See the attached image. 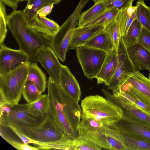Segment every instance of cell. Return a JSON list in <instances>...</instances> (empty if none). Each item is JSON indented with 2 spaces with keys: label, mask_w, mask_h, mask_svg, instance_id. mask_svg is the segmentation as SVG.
<instances>
[{
  "label": "cell",
  "mask_w": 150,
  "mask_h": 150,
  "mask_svg": "<svg viewBox=\"0 0 150 150\" xmlns=\"http://www.w3.org/2000/svg\"><path fill=\"white\" fill-rule=\"evenodd\" d=\"M7 27L17 41L19 49L28 55L29 62L36 61V54L42 47L50 45L52 37L29 26L23 10H13L6 18Z\"/></svg>",
  "instance_id": "1"
},
{
  "label": "cell",
  "mask_w": 150,
  "mask_h": 150,
  "mask_svg": "<svg viewBox=\"0 0 150 150\" xmlns=\"http://www.w3.org/2000/svg\"><path fill=\"white\" fill-rule=\"evenodd\" d=\"M81 106L82 112L102 124H114L122 117L120 108L99 95L86 97L81 100Z\"/></svg>",
  "instance_id": "2"
},
{
  "label": "cell",
  "mask_w": 150,
  "mask_h": 150,
  "mask_svg": "<svg viewBox=\"0 0 150 150\" xmlns=\"http://www.w3.org/2000/svg\"><path fill=\"white\" fill-rule=\"evenodd\" d=\"M48 109L47 117L60 131L73 139L78 135L71 126L65 112L60 94L59 84L49 77L47 83Z\"/></svg>",
  "instance_id": "3"
},
{
  "label": "cell",
  "mask_w": 150,
  "mask_h": 150,
  "mask_svg": "<svg viewBox=\"0 0 150 150\" xmlns=\"http://www.w3.org/2000/svg\"><path fill=\"white\" fill-rule=\"evenodd\" d=\"M31 63L29 62L13 71L0 75V101L12 106L18 104Z\"/></svg>",
  "instance_id": "4"
},
{
  "label": "cell",
  "mask_w": 150,
  "mask_h": 150,
  "mask_svg": "<svg viewBox=\"0 0 150 150\" xmlns=\"http://www.w3.org/2000/svg\"><path fill=\"white\" fill-rule=\"evenodd\" d=\"M76 50L78 61L85 76L90 80L95 78L108 53L85 45L79 46Z\"/></svg>",
  "instance_id": "5"
},
{
  "label": "cell",
  "mask_w": 150,
  "mask_h": 150,
  "mask_svg": "<svg viewBox=\"0 0 150 150\" xmlns=\"http://www.w3.org/2000/svg\"><path fill=\"white\" fill-rule=\"evenodd\" d=\"M13 127L28 137L38 142L39 144L57 141L69 137L59 130L47 117L41 124L36 127Z\"/></svg>",
  "instance_id": "6"
},
{
  "label": "cell",
  "mask_w": 150,
  "mask_h": 150,
  "mask_svg": "<svg viewBox=\"0 0 150 150\" xmlns=\"http://www.w3.org/2000/svg\"><path fill=\"white\" fill-rule=\"evenodd\" d=\"M117 89L131 91L150 101V79L138 70L125 73Z\"/></svg>",
  "instance_id": "7"
},
{
  "label": "cell",
  "mask_w": 150,
  "mask_h": 150,
  "mask_svg": "<svg viewBox=\"0 0 150 150\" xmlns=\"http://www.w3.org/2000/svg\"><path fill=\"white\" fill-rule=\"evenodd\" d=\"M45 120L32 115L27 111L25 104H18L12 106L7 116L0 118V124L4 128L8 125L33 127L39 125Z\"/></svg>",
  "instance_id": "8"
},
{
  "label": "cell",
  "mask_w": 150,
  "mask_h": 150,
  "mask_svg": "<svg viewBox=\"0 0 150 150\" xmlns=\"http://www.w3.org/2000/svg\"><path fill=\"white\" fill-rule=\"evenodd\" d=\"M0 75L13 71L29 62L28 55L20 50L0 44Z\"/></svg>",
  "instance_id": "9"
},
{
  "label": "cell",
  "mask_w": 150,
  "mask_h": 150,
  "mask_svg": "<svg viewBox=\"0 0 150 150\" xmlns=\"http://www.w3.org/2000/svg\"><path fill=\"white\" fill-rule=\"evenodd\" d=\"M102 91L107 100L121 109L122 117L150 128V114L137 106L114 96L105 89H102Z\"/></svg>",
  "instance_id": "10"
},
{
  "label": "cell",
  "mask_w": 150,
  "mask_h": 150,
  "mask_svg": "<svg viewBox=\"0 0 150 150\" xmlns=\"http://www.w3.org/2000/svg\"><path fill=\"white\" fill-rule=\"evenodd\" d=\"M36 60L40 63L49 77L60 84L62 64L51 46H46L39 49L36 54Z\"/></svg>",
  "instance_id": "11"
},
{
  "label": "cell",
  "mask_w": 150,
  "mask_h": 150,
  "mask_svg": "<svg viewBox=\"0 0 150 150\" xmlns=\"http://www.w3.org/2000/svg\"><path fill=\"white\" fill-rule=\"evenodd\" d=\"M117 63L114 75L108 86V89H116L123 75L126 73L138 69L134 66L128 55L127 47L121 37L117 50Z\"/></svg>",
  "instance_id": "12"
},
{
  "label": "cell",
  "mask_w": 150,
  "mask_h": 150,
  "mask_svg": "<svg viewBox=\"0 0 150 150\" xmlns=\"http://www.w3.org/2000/svg\"><path fill=\"white\" fill-rule=\"evenodd\" d=\"M78 135L84 137L104 149L111 150L104 133L103 124L90 120L80 124Z\"/></svg>",
  "instance_id": "13"
},
{
  "label": "cell",
  "mask_w": 150,
  "mask_h": 150,
  "mask_svg": "<svg viewBox=\"0 0 150 150\" xmlns=\"http://www.w3.org/2000/svg\"><path fill=\"white\" fill-rule=\"evenodd\" d=\"M120 132L150 143V128L123 117L115 123Z\"/></svg>",
  "instance_id": "14"
},
{
  "label": "cell",
  "mask_w": 150,
  "mask_h": 150,
  "mask_svg": "<svg viewBox=\"0 0 150 150\" xmlns=\"http://www.w3.org/2000/svg\"><path fill=\"white\" fill-rule=\"evenodd\" d=\"M105 27L103 25H85L74 29L68 49H76L77 47L83 45Z\"/></svg>",
  "instance_id": "15"
},
{
  "label": "cell",
  "mask_w": 150,
  "mask_h": 150,
  "mask_svg": "<svg viewBox=\"0 0 150 150\" xmlns=\"http://www.w3.org/2000/svg\"><path fill=\"white\" fill-rule=\"evenodd\" d=\"M59 84L72 99L77 102L79 101L81 95L79 85L66 65H62Z\"/></svg>",
  "instance_id": "16"
},
{
  "label": "cell",
  "mask_w": 150,
  "mask_h": 150,
  "mask_svg": "<svg viewBox=\"0 0 150 150\" xmlns=\"http://www.w3.org/2000/svg\"><path fill=\"white\" fill-rule=\"evenodd\" d=\"M126 47L129 57L136 68L139 71L146 70L150 73V53L139 43Z\"/></svg>",
  "instance_id": "17"
},
{
  "label": "cell",
  "mask_w": 150,
  "mask_h": 150,
  "mask_svg": "<svg viewBox=\"0 0 150 150\" xmlns=\"http://www.w3.org/2000/svg\"><path fill=\"white\" fill-rule=\"evenodd\" d=\"M117 63V52L114 49L108 53L96 76L98 84L104 83L108 86L115 73Z\"/></svg>",
  "instance_id": "18"
},
{
  "label": "cell",
  "mask_w": 150,
  "mask_h": 150,
  "mask_svg": "<svg viewBox=\"0 0 150 150\" xmlns=\"http://www.w3.org/2000/svg\"><path fill=\"white\" fill-rule=\"evenodd\" d=\"M83 45L99 49L108 54L115 49L112 41L104 29Z\"/></svg>",
  "instance_id": "19"
},
{
  "label": "cell",
  "mask_w": 150,
  "mask_h": 150,
  "mask_svg": "<svg viewBox=\"0 0 150 150\" xmlns=\"http://www.w3.org/2000/svg\"><path fill=\"white\" fill-rule=\"evenodd\" d=\"M62 0H27L26 5L23 10L27 22L30 23L37 17L38 12L42 8L52 4H57Z\"/></svg>",
  "instance_id": "20"
},
{
  "label": "cell",
  "mask_w": 150,
  "mask_h": 150,
  "mask_svg": "<svg viewBox=\"0 0 150 150\" xmlns=\"http://www.w3.org/2000/svg\"><path fill=\"white\" fill-rule=\"evenodd\" d=\"M112 94L114 96L137 106L150 115V102L143 98L120 89L112 90Z\"/></svg>",
  "instance_id": "21"
},
{
  "label": "cell",
  "mask_w": 150,
  "mask_h": 150,
  "mask_svg": "<svg viewBox=\"0 0 150 150\" xmlns=\"http://www.w3.org/2000/svg\"><path fill=\"white\" fill-rule=\"evenodd\" d=\"M29 113L37 118L45 120L47 117L48 109L47 94H42L36 100L25 104Z\"/></svg>",
  "instance_id": "22"
},
{
  "label": "cell",
  "mask_w": 150,
  "mask_h": 150,
  "mask_svg": "<svg viewBox=\"0 0 150 150\" xmlns=\"http://www.w3.org/2000/svg\"><path fill=\"white\" fill-rule=\"evenodd\" d=\"M27 81L33 82L42 93L45 91L47 83L46 74L37 62L31 63L29 66Z\"/></svg>",
  "instance_id": "23"
},
{
  "label": "cell",
  "mask_w": 150,
  "mask_h": 150,
  "mask_svg": "<svg viewBox=\"0 0 150 150\" xmlns=\"http://www.w3.org/2000/svg\"><path fill=\"white\" fill-rule=\"evenodd\" d=\"M104 133L111 150H126L121 133L115 124H103Z\"/></svg>",
  "instance_id": "24"
},
{
  "label": "cell",
  "mask_w": 150,
  "mask_h": 150,
  "mask_svg": "<svg viewBox=\"0 0 150 150\" xmlns=\"http://www.w3.org/2000/svg\"><path fill=\"white\" fill-rule=\"evenodd\" d=\"M107 10L102 1L94 3L90 8L81 13L77 27L84 26Z\"/></svg>",
  "instance_id": "25"
},
{
  "label": "cell",
  "mask_w": 150,
  "mask_h": 150,
  "mask_svg": "<svg viewBox=\"0 0 150 150\" xmlns=\"http://www.w3.org/2000/svg\"><path fill=\"white\" fill-rule=\"evenodd\" d=\"M89 0H80L73 13L60 26L58 30L60 33L65 35L70 30L76 28L81 12Z\"/></svg>",
  "instance_id": "26"
},
{
  "label": "cell",
  "mask_w": 150,
  "mask_h": 150,
  "mask_svg": "<svg viewBox=\"0 0 150 150\" xmlns=\"http://www.w3.org/2000/svg\"><path fill=\"white\" fill-rule=\"evenodd\" d=\"M136 6V19L143 28L150 32V7L146 4L144 0H138Z\"/></svg>",
  "instance_id": "27"
},
{
  "label": "cell",
  "mask_w": 150,
  "mask_h": 150,
  "mask_svg": "<svg viewBox=\"0 0 150 150\" xmlns=\"http://www.w3.org/2000/svg\"><path fill=\"white\" fill-rule=\"evenodd\" d=\"M142 28V25L136 18L130 26L126 35L122 37L126 47L138 43Z\"/></svg>",
  "instance_id": "28"
},
{
  "label": "cell",
  "mask_w": 150,
  "mask_h": 150,
  "mask_svg": "<svg viewBox=\"0 0 150 150\" xmlns=\"http://www.w3.org/2000/svg\"><path fill=\"white\" fill-rule=\"evenodd\" d=\"M120 133L126 150H150V142Z\"/></svg>",
  "instance_id": "29"
},
{
  "label": "cell",
  "mask_w": 150,
  "mask_h": 150,
  "mask_svg": "<svg viewBox=\"0 0 150 150\" xmlns=\"http://www.w3.org/2000/svg\"><path fill=\"white\" fill-rule=\"evenodd\" d=\"M73 140L69 137H67L57 141L41 144L36 147L39 150H72Z\"/></svg>",
  "instance_id": "30"
},
{
  "label": "cell",
  "mask_w": 150,
  "mask_h": 150,
  "mask_svg": "<svg viewBox=\"0 0 150 150\" xmlns=\"http://www.w3.org/2000/svg\"><path fill=\"white\" fill-rule=\"evenodd\" d=\"M127 9L120 11L117 18L122 37L126 35L130 26L136 18L135 12L130 15Z\"/></svg>",
  "instance_id": "31"
},
{
  "label": "cell",
  "mask_w": 150,
  "mask_h": 150,
  "mask_svg": "<svg viewBox=\"0 0 150 150\" xmlns=\"http://www.w3.org/2000/svg\"><path fill=\"white\" fill-rule=\"evenodd\" d=\"M119 11L116 9L107 10L85 25H100L105 26L117 18Z\"/></svg>",
  "instance_id": "32"
},
{
  "label": "cell",
  "mask_w": 150,
  "mask_h": 150,
  "mask_svg": "<svg viewBox=\"0 0 150 150\" xmlns=\"http://www.w3.org/2000/svg\"><path fill=\"white\" fill-rule=\"evenodd\" d=\"M22 94L27 103H29L37 99L42 93L33 82L27 81L24 86Z\"/></svg>",
  "instance_id": "33"
},
{
  "label": "cell",
  "mask_w": 150,
  "mask_h": 150,
  "mask_svg": "<svg viewBox=\"0 0 150 150\" xmlns=\"http://www.w3.org/2000/svg\"><path fill=\"white\" fill-rule=\"evenodd\" d=\"M104 30L109 35L115 49L117 51L122 37L117 18L105 26Z\"/></svg>",
  "instance_id": "34"
},
{
  "label": "cell",
  "mask_w": 150,
  "mask_h": 150,
  "mask_svg": "<svg viewBox=\"0 0 150 150\" xmlns=\"http://www.w3.org/2000/svg\"><path fill=\"white\" fill-rule=\"evenodd\" d=\"M102 148L89 139L78 135L73 140L72 150H100Z\"/></svg>",
  "instance_id": "35"
},
{
  "label": "cell",
  "mask_w": 150,
  "mask_h": 150,
  "mask_svg": "<svg viewBox=\"0 0 150 150\" xmlns=\"http://www.w3.org/2000/svg\"><path fill=\"white\" fill-rule=\"evenodd\" d=\"M73 30L71 29L68 32L58 46L54 51L58 58L62 62L65 60L66 52L71 42Z\"/></svg>",
  "instance_id": "36"
},
{
  "label": "cell",
  "mask_w": 150,
  "mask_h": 150,
  "mask_svg": "<svg viewBox=\"0 0 150 150\" xmlns=\"http://www.w3.org/2000/svg\"><path fill=\"white\" fill-rule=\"evenodd\" d=\"M134 0H102L107 10L116 9L120 11L126 9L132 5Z\"/></svg>",
  "instance_id": "37"
},
{
  "label": "cell",
  "mask_w": 150,
  "mask_h": 150,
  "mask_svg": "<svg viewBox=\"0 0 150 150\" xmlns=\"http://www.w3.org/2000/svg\"><path fill=\"white\" fill-rule=\"evenodd\" d=\"M5 4L0 1V44L3 43L7 32L6 12Z\"/></svg>",
  "instance_id": "38"
},
{
  "label": "cell",
  "mask_w": 150,
  "mask_h": 150,
  "mask_svg": "<svg viewBox=\"0 0 150 150\" xmlns=\"http://www.w3.org/2000/svg\"><path fill=\"white\" fill-rule=\"evenodd\" d=\"M0 136L6 141L16 149L19 150H39L37 147L30 146L28 144L21 143L10 138L6 133L3 128L0 129Z\"/></svg>",
  "instance_id": "39"
},
{
  "label": "cell",
  "mask_w": 150,
  "mask_h": 150,
  "mask_svg": "<svg viewBox=\"0 0 150 150\" xmlns=\"http://www.w3.org/2000/svg\"><path fill=\"white\" fill-rule=\"evenodd\" d=\"M138 43L142 45L150 53V32L143 27Z\"/></svg>",
  "instance_id": "40"
},
{
  "label": "cell",
  "mask_w": 150,
  "mask_h": 150,
  "mask_svg": "<svg viewBox=\"0 0 150 150\" xmlns=\"http://www.w3.org/2000/svg\"><path fill=\"white\" fill-rule=\"evenodd\" d=\"M7 127L12 130L20 138L22 142L28 144H33L36 146L40 144V143L28 137L15 127L11 125H8Z\"/></svg>",
  "instance_id": "41"
},
{
  "label": "cell",
  "mask_w": 150,
  "mask_h": 150,
  "mask_svg": "<svg viewBox=\"0 0 150 150\" xmlns=\"http://www.w3.org/2000/svg\"><path fill=\"white\" fill-rule=\"evenodd\" d=\"M54 4H53L47 5L40 9L37 13L40 17H46L51 13Z\"/></svg>",
  "instance_id": "42"
},
{
  "label": "cell",
  "mask_w": 150,
  "mask_h": 150,
  "mask_svg": "<svg viewBox=\"0 0 150 150\" xmlns=\"http://www.w3.org/2000/svg\"><path fill=\"white\" fill-rule=\"evenodd\" d=\"M0 1L11 7L13 10L17 9L18 2H20V0H0Z\"/></svg>",
  "instance_id": "43"
},
{
  "label": "cell",
  "mask_w": 150,
  "mask_h": 150,
  "mask_svg": "<svg viewBox=\"0 0 150 150\" xmlns=\"http://www.w3.org/2000/svg\"><path fill=\"white\" fill-rule=\"evenodd\" d=\"M102 0H92V1L94 2V3H97L98 2L101 1Z\"/></svg>",
  "instance_id": "44"
},
{
  "label": "cell",
  "mask_w": 150,
  "mask_h": 150,
  "mask_svg": "<svg viewBox=\"0 0 150 150\" xmlns=\"http://www.w3.org/2000/svg\"><path fill=\"white\" fill-rule=\"evenodd\" d=\"M148 77L150 79V73H149L148 75Z\"/></svg>",
  "instance_id": "45"
},
{
  "label": "cell",
  "mask_w": 150,
  "mask_h": 150,
  "mask_svg": "<svg viewBox=\"0 0 150 150\" xmlns=\"http://www.w3.org/2000/svg\"><path fill=\"white\" fill-rule=\"evenodd\" d=\"M27 1V0H20V1Z\"/></svg>",
  "instance_id": "46"
}]
</instances>
